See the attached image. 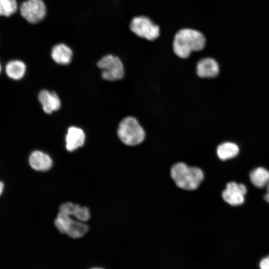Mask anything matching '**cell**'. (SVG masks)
<instances>
[{
	"mask_svg": "<svg viewBox=\"0 0 269 269\" xmlns=\"http://www.w3.org/2000/svg\"><path fill=\"white\" fill-rule=\"evenodd\" d=\"M206 37L202 32L192 28L184 27L175 33L172 41V50L178 58L187 59L192 53L202 51L206 46Z\"/></svg>",
	"mask_w": 269,
	"mask_h": 269,
	"instance_id": "cell-1",
	"label": "cell"
},
{
	"mask_svg": "<svg viewBox=\"0 0 269 269\" xmlns=\"http://www.w3.org/2000/svg\"><path fill=\"white\" fill-rule=\"evenodd\" d=\"M170 175L177 186L187 190L197 189L204 179L201 169L189 167L183 162L174 164L171 168Z\"/></svg>",
	"mask_w": 269,
	"mask_h": 269,
	"instance_id": "cell-2",
	"label": "cell"
},
{
	"mask_svg": "<svg viewBox=\"0 0 269 269\" xmlns=\"http://www.w3.org/2000/svg\"><path fill=\"white\" fill-rule=\"evenodd\" d=\"M117 134L124 144L134 146L140 144L145 138V132L137 120L132 117L124 118L119 124Z\"/></svg>",
	"mask_w": 269,
	"mask_h": 269,
	"instance_id": "cell-3",
	"label": "cell"
},
{
	"mask_svg": "<svg viewBox=\"0 0 269 269\" xmlns=\"http://www.w3.org/2000/svg\"><path fill=\"white\" fill-rule=\"evenodd\" d=\"M130 30L138 38L153 41L160 35V27L151 18L145 15L134 16L130 20Z\"/></svg>",
	"mask_w": 269,
	"mask_h": 269,
	"instance_id": "cell-4",
	"label": "cell"
},
{
	"mask_svg": "<svg viewBox=\"0 0 269 269\" xmlns=\"http://www.w3.org/2000/svg\"><path fill=\"white\" fill-rule=\"evenodd\" d=\"M97 66L102 70V77L106 80H118L124 76V65L118 56L112 54L104 55L97 61Z\"/></svg>",
	"mask_w": 269,
	"mask_h": 269,
	"instance_id": "cell-5",
	"label": "cell"
},
{
	"mask_svg": "<svg viewBox=\"0 0 269 269\" xmlns=\"http://www.w3.org/2000/svg\"><path fill=\"white\" fill-rule=\"evenodd\" d=\"M19 11L27 22L35 24L46 17L47 7L43 0H26L20 4Z\"/></svg>",
	"mask_w": 269,
	"mask_h": 269,
	"instance_id": "cell-6",
	"label": "cell"
},
{
	"mask_svg": "<svg viewBox=\"0 0 269 269\" xmlns=\"http://www.w3.org/2000/svg\"><path fill=\"white\" fill-rule=\"evenodd\" d=\"M247 190L246 186L234 181L228 183L222 196L224 200L232 206L242 205L245 201Z\"/></svg>",
	"mask_w": 269,
	"mask_h": 269,
	"instance_id": "cell-7",
	"label": "cell"
},
{
	"mask_svg": "<svg viewBox=\"0 0 269 269\" xmlns=\"http://www.w3.org/2000/svg\"><path fill=\"white\" fill-rule=\"evenodd\" d=\"M73 55L72 49L65 43H56L51 48L50 56L57 64L64 66L69 64L72 60Z\"/></svg>",
	"mask_w": 269,
	"mask_h": 269,
	"instance_id": "cell-8",
	"label": "cell"
},
{
	"mask_svg": "<svg viewBox=\"0 0 269 269\" xmlns=\"http://www.w3.org/2000/svg\"><path fill=\"white\" fill-rule=\"evenodd\" d=\"M219 70L218 63L211 57H202L196 63V74L201 78L215 77L219 74Z\"/></svg>",
	"mask_w": 269,
	"mask_h": 269,
	"instance_id": "cell-9",
	"label": "cell"
},
{
	"mask_svg": "<svg viewBox=\"0 0 269 269\" xmlns=\"http://www.w3.org/2000/svg\"><path fill=\"white\" fill-rule=\"evenodd\" d=\"M28 161L32 169L36 171H46L49 170L53 165L50 156L40 150H34L28 157Z\"/></svg>",
	"mask_w": 269,
	"mask_h": 269,
	"instance_id": "cell-10",
	"label": "cell"
},
{
	"mask_svg": "<svg viewBox=\"0 0 269 269\" xmlns=\"http://www.w3.org/2000/svg\"><path fill=\"white\" fill-rule=\"evenodd\" d=\"M85 134L80 128L76 127H70L66 135V149L72 152L82 146L85 141Z\"/></svg>",
	"mask_w": 269,
	"mask_h": 269,
	"instance_id": "cell-11",
	"label": "cell"
},
{
	"mask_svg": "<svg viewBox=\"0 0 269 269\" xmlns=\"http://www.w3.org/2000/svg\"><path fill=\"white\" fill-rule=\"evenodd\" d=\"M38 100L42 106L45 113L51 114L52 112L59 110L61 106L60 100L54 92L43 90L38 95Z\"/></svg>",
	"mask_w": 269,
	"mask_h": 269,
	"instance_id": "cell-12",
	"label": "cell"
},
{
	"mask_svg": "<svg viewBox=\"0 0 269 269\" xmlns=\"http://www.w3.org/2000/svg\"><path fill=\"white\" fill-rule=\"evenodd\" d=\"M26 66L21 60L15 59L8 61L5 67L7 76L12 80L17 81L21 79L24 76Z\"/></svg>",
	"mask_w": 269,
	"mask_h": 269,
	"instance_id": "cell-13",
	"label": "cell"
},
{
	"mask_svg": "<svg viewBox=\"0 0 269 269\" xmlns=\"http://www.w3.org/2000/svg\"><path fill=\"white\" fill-rule=\"evenodd\" d=\"M250 179L256 187L263 188L269 182V171L262 167L256 168L250 172Z\"/></svg>",
	"mask_w": 269,
	"mask_h": 269,
	"instance_id": "cell-14",
	"label": "cell"
},
{
	"mask_svg": "<svg viewBox=\"0 0 269 269\" xmlns=\"http://www.w3.org/2000/svg\"><path fill=\"white\" fill-rule=\"evenodd\" d=\"M239 152L238 146L231 142H225L220 144L217 148L218 157L226 160L236 156Z\"/></svg>",
	"mask_w": 269,
	"mask_h": 269,
	"instance_id": "cell-15",
	"label": "cell"
},
{
	"mask_svg": "<svg viewBox=\"0 0 269 269\" xmlns=\"http://www.w3.org/2000/svg\"><path fill=\"white\" fill-rule=\"evenodd\" d=\"M89 230L88 226L82 223L70 219L66 229V233L72 238H79L83 237Z\"/></svg>",
	"mask_w": 269,
	"mask_h": 269,
	"instance_id": "cell-16",
	"label": "cell"
},
{
	"mask_svg": "<svg viewBox=\"0 0 269 269\" xmlns=\"http://www.w3.org/2000/svg\"><path fill=\"white\" fill-rule=\"evenodd\" d=\"M17 10L16 0H0V15L9 17Z\"/></svg>",
	"mask_w": 269,
	"mask_h": 269,
	"instance_id": "cell-17",
	"label": "cell"
},
{
	"mask_svg": "<svg viewBox=\"0 0 269 269\" xmlns=\"http://www.w3.org/2000/svg\"><path fill=\"white\" fill-rule=\"evenodd\" d=\"M74 215L79 221L83 222L88 221L90 217V213L89 209L86 207H81L77 204L76 205Z\"/></svg>",
	"mask_w": 269,
	"mask_h": 269,
	"instance_id": "cell-18",
	"label": "cell"
},
{
	"mask_svg": "<svg viewBox=\"0 0 269 269\" xmlns=\"http://www.w3.org/2000/svg\"><path fill=\"white\" fill-rule=\"evenodd\" d=\"M77 204L72 202H66L60 207V212L69 216L74 215Z\"/></svg>",
	"mask_w": 269,
	"mask_h": 269,
	"instance_id": "cell-19",
	"label": "cell"
},
{
	"mask_svg": "<svg viewBox=\"0 0 269 269\" xmlns=\"http://www.w3.org/2000/svg\"><path fill=\"white\" fill-rule=\"evenodd\" d=\"M259 266L262 269H269V256L262 260Z\"/></svg>",
	"mask_w": 269,
	"mask_h": 269,
	"instance_id": "cell-20",
	"label": "cell"
},
{
	"mask_svg": "<svg viewBox=\"0 0 269 269\" xmlns=\"http://www.w3.org/2000/svg\"><path fill=\"white\" fill-rule=\"evenodd\" d=\"M267 193L265 195V199L269 203V182L266 186Z\"/></svg>",
	"mask_w": 269,
	"mask_h": 269,
	"instance_id": "cell-21",
	"label": "cell"
},
{
	"mask_svg": "<svg viewBox=\"0 0 269 269\" xmlns=\"http://www.w3.org/2000/svg\"><path fill=\"white\" fill-rule=\"evenodd\" d=\"M4 186V183L2 181H0V196L3 192Z\"/></svg>",
	"mask_w": 269,
	"mask_h": 269,
	"instance_id": "cell-22",
	"label": "cell"
},
{
	"mask_svg": "<svg viewBox=\"0 0 269 269\" xmlns=\"http://www.w3.org/2000/svg\"><path fill=\"white\" fill-rule=\"evenodd\" d=\"M1 72V64L0 63V74Z\"/></svg>",
	"mask_w": 269,
	"mask_h": 269,
	"instance_id": "cell-23",
	"label": "cell"
}]
</instances>
